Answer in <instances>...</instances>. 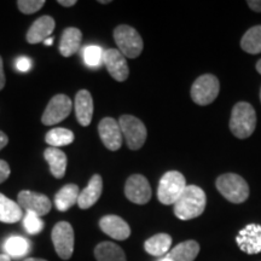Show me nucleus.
<instances>
[{"instance_id": "24", "label": "nucleus", "mask_w": 261, "mask_h": 261, "mask_svg": "<svg viewBox=\"0 0 261 261\" xmlns=\"http://www.w3.org/2000/svg\"><path fill=\"white\" fill-rule=\"evenodd\" d=\"M97 261H126L125 252L121 247L113 242H102L94 248Z\"/></svg>"}, {"instance_id": "22", "label": "nucleus", "mask_w": 261, "mask_h": 261, "mask_svg": "<svg viewBox=\"0 0 261 261\" xmlns=\"http://www.w3.org/2000/svg\"><path fill=\"white\" fill-rule=\"evenodd\" d=\"M198 253H200V244L196 241H185L173 248L166 256L172 261H194Z\"/></svg>"}, {"instance_id": "5", "label": "nucleus", "mask_w": 261, "mask_h": 261, "mask_svg": "<svg viewBox=\"0 0 261 261\" xmlns=\"http://www.w3.org/2000/svg\"><path fill=\"white\" fill-rule=\"evenodd\" d=\"M114 39L119 51L127 58H137L143 51V39L135 28L121 24L114 31Z\"/></svg>"}, {"instance_id": "42", "label": "nucleus", "mask_w": 261, "mask_h": 261, "mask_svg": "<svg viewBox=\"0 0 261 261\" xmlns=\"http://www.w3.org/2000/svg\"><path fill=\"white\" fill-rule=\"evenodd\" d=\"M158 261H172L171 259H169V257H167V256H165V257H161V259H159Z\"/></svg>"}, {"instance_id": "34", "label": "nucleus", "mask_w": 261, "mask_h": 261, "mask_svg": "<svg viewBox=\"0 0 261 261\" xmlns=\"http://www.w3.org/2000/svg\"><path fill=\"white\" fill-rule=\"evenodd\" d=\"M248 6L255 12H261V0H249L247 2Z\"/></svg>"}, {"instance_id": "30", "label": "nucleus", "mask_w": 261, "mask_h": 261, "mask_svg": "<svg viewBox=\"0 0 261 261\" xmlns=\"http://www.w3.org/2000/svg\"><path fill=\"white\" fill-rule=\"evenodd\" d=\"M23 225L25 231L29 234H38L44 230V221L40 219V217H38L34 213H31V212H28L27 215L24 217Z\"/></svg>"}, {"instance_id": "17", "label": "nucleus", "mask_w": 261, "mask_h": 261, "mask_svg": "<svg viewBox=\"0 0 261 261\" xmlns=\"http://www.w3.org/2000/svg\"><path fill=\"white\" fill-rule=\"evenodd\" d=\"M103 191V180L99 174H94L86 188L80 192L77 204L81 210H89L97 203Z\"/></svg>"}, {"instance_id": "13", "label": "nucleus", "mask_w": 261, "mask_h": 261, "mask_svg": "<svg viewBox=\"0 0 261 261\" xmlns=\"http://www.w3.org/2000/svg\"><path fill=\"white\" fill-rule=\"evenodd\" d=\"M236 242L242 252L257 254L261 252V225L249 224L240 231Z\"/></svg>"}, {"instance_id": "15", "label": "nucleus", "mask_w": 261, "mask_h": 261, "mask_svg": "<svg viewBox=\"0 0 261 261\" xmlns=\"http://www.w3.org/2000/svg\"><path fill=\"white\" fill-rule=\"evenodd\" d=\"M99 227L104 233L116 241H125L130 234L128 224L117 215H106V217H103L99 220Z\"/></svg>"}, {"instance_id": "12", "label": "nucleus", "mask_w": 261, "mask_h": 261, "mask_svg": "<svg viewBox=\"0 0 261 261\" xmlns=\"http://www.w3.org/2000/svg\"><path fill=\"white\" fill-rule=\"evenodd\" d=\"M98 132L102 139V143L107 149L116 151L121 148L123 136L120 128L119 121H116L113 117H106L99 122Z\"/></svg>"}, {"instance_id": "35", "label": "nucleus", "mask_w": 261, "mask_h": 261, "mask_svg": "<svg viewBox=\"0 0 261 261\" xmlns=\"http://www.w3.org/2000/svg\"><path fill=\"white\" fill-rule=\"evenodd\" d=\"M5 86V74H4V68H3V60L0 57V91L4 89Z\"/></svg>"}, {"instance_id": "6", "label": "nucleus", "mask_w": 261, "mask_h": 261, "mask_svg": "<svg viewBox=\"0 0 261 261\" xmlns=\"http://www.w3.org/2000/svg\"><path fill=\"white\" fill-rule=\"evenodd\" d=\"M220 84L217 76L212 74L201 75L191 86V98L198 106H208L218 97Z\"/></svg>"}, {"instance_id": "18", "label": "nucleus", "mask_w": 261, "mask_h": 261, "mask_svg": "<svg viewBox=\"0 0 261 261\" xmlns=\"http://www.w3.org/2000/svg\"><path fill=\"white\" fill-rule=\"evenodd\" d=\"M55 19L50 16H42L38 18L27 33V41L29 44H39L50 37L55 29Z\"/></svg>"}, {"instance_id": "39", "label": "nucleus", "mask_w": 261, "mask_h": 261, "mask_svg": "<svg viewBox=\"0 0 261 261\" xmlns=\"http://www.w3.org/2000/svg\"><path fill=\"white\" fill-rule=\"evenodd\" d=\"M44 42H45V45H46V46H51L52 42H54V39L48 38V39H46V40H45Z\"/></svg>"}, {"instance_id": "11", "label": "nucleus", "mask_w": 261, "mask_h": 261, "mask_svg": "<svg viewBox=\"0 0 261 261\" xmlns=\"http://www.w3.org/2000/svg\"><path fill=\"white\" fill-rule=\"evenodd\" d=\"M125 195L130 202L136 204H145L151 198V188L148 179L140 174H133L127 179Z\"/></svg>"}, {"instance_id": "19", "label": "nucleus", "mask_w": 261, "mask_h": 261, "mask_svg": "<svg viewBox=\"0 0 261 261\" xmlns=\"http://www.w3.org/2000/svg\"><path fill=\"white\" fill-rule=\"evenodd\" d=\"M83 33L80 29L70 27L63 31L60 44V52L63 57H70L79 50Z\"/></svg>"}, {"instance_id": "41", "label": "nucleus", "mask_w": 261, "mask_h": 261, "mask_svg": "<svg viewBox=\"0 0 261 261\" xmlns=\"http://www.w3.org/2000/svg\"><path fill=\"white\" fill-rule=\"evenodd\" d=\"M256 70H257V73L261 74V60L257 61V63H256Z\"/></svg>"}, {"instance_id": "43", "label": "nucleus", "mask_w": 261, "mask_h": 261, "mask_svg": "<svg viewBox=\"0 0 261 261\" xmlns=\"http://www.w3.org/2000/svg\"><path fill=\"white\" fill-rule=\"evenodd\" d=\"M100 4H108V3H110V2H99Z\"/></svg>"}, {"instance_id": "3", "label": "nucleus", "mask_w": 261, "mask_h": 261, "mask_svg": "<svg viewBox=\"0 0 261 261\" xmlns=\"http://www.w3.org/2000/svg\"><path fill=\"white\" fill-rule=\"evenodd\" d=\"M218 191L232 203H242L249 196V187L241 175L226 173L217 179Z\"/></svg>"}, {"instance_id": "2", "label": "nucleus", "mask_w": 261, "mask_h": 261, "mask_svg": "<svg viewBox=\"0 0 261 261\" xmlns=\"http://www.w3.org/2000/svg\"><path fill=\"white\" fill-rule=\"evenodd\" d=\"M256 127V114L249 103L240 102L233 107L230 119V129L234 137L244 139L254 133Z\"/></svg>"}, {"instance_id": "16", "label": "nucleus", "mask_w": 261, "mask_h": 261, "mask_svg": "<svg viewBox=\"0 0 261 261\" xmlns=\"http://www.w3.org/2000/svg\"><path fill=\"white\" fill-rule=\"evenodd\" d=\"M75 114L81 126H89L93 116V99L89 91L81 90L75 97Z\"/></svg>"}, {"instance_id": "33", "label": "nucleus", "mask_w": 261, "mask_h": 261, "mask_svg": "<svg viewBox=\"0 0 261 261\" xmlns=\"http://www.w3.org/2000/svg\"><path fill=\"white\" fill-rule=\"evenodd\" d=\"M10 173H11V171H10L9 163L5 162L4 160H0V184L10 177Z\"/></svg>"}, {"instance_id": "23", "label": "nucleus", "mask_w": 261, "mask_h": 261, "mask_svg": "<svg viewBox=\"0 0 261 261\" xmlns=\"http://www.w3.org/2000/svg\"><path fill=\"white\" fill-rule=\"evenodd\" d=\"M172 246V237L167 233H158L145 241V252L152 256H163L169 253Z\"/></svg>"}, {"instance_id": "4", "label": "nucleus", "mask_w": 261, "mask_h": 261, "mask_svg": "<svg viewBox=\"0 0 261 261\" xmlns=\"http://www.w3.org/2000/svg\"><path fill=\"white\" fill-rule=\"evenodd\" d=\"M187 187V181L180 172H167L160 180L158 189L159 201L167 205L174 204Z\"/></svg>"}, {"instance_id": "44", "label": "nucleus", "mask_w": 261, "mask_h": 261, "mask_svg": "<svg viewBox=\"0 0 261 261\" xmlns=\"http://www.w3.org/2000/svg\"><path fill=\"white\" fill-rule=\"evenodd\" d=\"M260 100H261V91H260Z\"/></svg>"}, {"instance_id": "20", "label": "nucleus", "mask_w": 261, "mask_h": 261, "mask_svg": "<svg viewBox=\"0 0 261 261\" xmlns=\"http://www.w3.org/2000/svg\"><path fill=\"white\" fill-rule=\"evenodd\" d=\"M44 158L47 161L48 166H50L52 175L57 179L63 178L68 165L67 155L57 148H48L45 150Z\"/></svg>"}, {"instance_id": "26", "label": "nucleus", "mask_w": 261, "mask_h": 261, "mask_svg": "<svg viewBox=\"0 0 261 261\" xmlns=\"http://www.w3.org/2000/svg\"><path fill=\"white\" fill-rule=\"evenodd\" d=\"M4 250L6 255H9L10 257L19 259V257L27 255L29 253V250H31V243L24 237L12 236L5 241Z\"/></svg>"}, {"instance_id": "28", "label": "nucleus", "mask_w": 261, "mask_h": 261, "mask_svg": "<svg viewBox=\"0 0 261 261\" xmlns=\"http://www.w3.org/2000/svg\"><path fill=\"white\" fill-rule=\"evenodd\" d=\"M45 140L51 148H61L74 142V133L67 128H54L47 132Z\"/></svg>"}, {"instance_id": "32", "label": "nucleus", "mask_w": 261, "mask_h": 261, "mask_svg": "<svg viewBox=\"0 0 261 261\" xmlns=\"http://www.w3.org/2000/svg\"><path fill=\"white\" fill-rule=\"evenodd\" d=\"M16 68H17V70L22 71V73H25V71L31 70L32 68V61L31 58L28 57H19L17 61H16Z\"/></svg>"}, {"instance_id": "10", "label": "nucleus", "mask_w": 261, "mask_h": 261, "mask_svg": "<svg viewBox=\"0 0 261 261\" xmlns=\"http://www.w3.org/2000/svg\"><path fill=\"white\" fill-rule=\"evenodd\" d=\"M19 207L31 213L37 214L38 217H44L50 213L52 203L46 195L39 194V192L23 190L18 194Z\"/></svg>"}, {"instance_id": "7", "label": "nucleus", "mask_w": 261, "mask_h": 261, "mask_svg": "<svg viewBox=\"0 0 261 261\" xmlns=\"http://www.w3.org/2000/svg\"><path fill=\"white\" fill-rule=\"evenodd\" d=\"M119 125L130 150H139L144 145L148 132L145 125L139 119L132 115H122L119 120Z\"/></svg>"}, {"instance_id": "25", "label": "nucleus", "mask_w": 261, "mask_h": 261, "mask_svg": "<svg viewBox=\"0 0 261 261\" xmlns=\"http://www.w3.org/2000/svg\"><path fill=\"white\" fill-rule=\"evenodd\" d=\"M22 218V208L18 203L0 194V221L6 224H15Z\"/></svg>"}, {"instance_id": "40", "label": "nucleus", "mask_w": 261, "mask_h": 261, "mask_svg": "<svg viewBox=\"0 0 261 261\" xmlns=\"http://www.w3.org/2000/svg\"><path fill=\"white\" fill-rule=\"evenodd\" d=\"M24 261H47V260L38 259V257H28V259H25Z\"/></svg>"}, {"instance_id": "14", "label": "nucleus", "mask_w": 261, "mask_h": 261, "mask_svg": "<svg viewBox=\"0 0 261 261\" xmlns=\"http://www.w3.org/2000/svg\"><path fill=\"white\" fill-rule=\"evenodd\" d=\"M103 63L106 64L108 71L112 75L113 79L116 81H125L128 77L129 69L127 65L126 57L115 48H109L104 51L103 54Z\"/></svg>"}, {"instance_id": "9", "label": "nucleus", "mask_w": 261, "mask_h": 261, "mask_svg": "<svg viewBox=\"0 0 261 261\" xmlns=\"http://www.w3.org/2000/svg\"><path fill=\"white\" fill-rule=\"evenodd\" d=\"M73 108L70 98L65 94H56L48 102L46 109L42 114L41 121L44 125L52 126L63 121L67 116H69Z\"/></svg>"}, {"instance_id": "27", "label": "nucleus", "mask_w": 261, "mask_h": 261, "mask_svg": "<svg viewBox=\"0 0 261 261\" xmlns=\"http://www.w3.org/2000/svg\"><path fill=\"white\" fill-rule=\"evenodd\" d=\"M241 47L248 54L257 55L261 52V25L248 29L241 40Z\"/></svg>"}, {"instance_id": "1", "label": "nucleus", "mask_w": 261, "mask_h": 261, "mask_svg": "<svg viewBox=\"0 0 261 261\" xmlns=\"http://www.w3.org/2000/svg\"><path fill=\"white\" fill-rule=\"evenodd\" d=\"M205 203L204 191L196 185H189L174 203V214L180 220L194 219L203 213Z\"/></svg>"}, {"instance_id": "8", "label": "nucleus", "mask_w": 261, "mask_h": 261, "mask_svg": "<svg viewBox=\"0 0 261 261\" xmlns=\"http://www.w3.org/2000/svg\"><path fill=\"white\" fill-rule=\"evenodd\" d=\"M52 242L58 256L63 260H69L74 252V230L67 221H60L52 228Z\"/></svg>"}, {"instance_id": "31", "label": "nucleus", "mask_w": 261, "mask_h": 261, "mask_svg": "<svg viewBox=\"0 0 261 261\" xmlns=\"http://www.w3.org/2000/svg\"><path fill=\"white\" fill-rule=\"evenodd\" d=\"M45 5V0H19L17 2V6L19 11L25 15L34 14L40 10Z\"/></svg>"}, {"instance_id": "29", "label": "nucleus", "mask_w": 261, "mask_h": 261, "mask_svg": "<svg viewBox=\"0 0 261 261\" xmlns=\"http://www.w3.org/2000/svg\"><path fill=\"white\" fill-rule=\"evenodd\" d=\"M103 54L104 51L99 46L96 45H90L84 48V60L91 68H97L103 63Z\"/></svg>"}, {"instance_id": "38", "label": "nucleus", "mask_w": 261, "mask_h": 261, "mask_svg": "<svg viewBox=\"0 0 261 261\" xmlns=\"http://www.w3.org/2000/svg\"><path fill=\"white\" fill-rule=\"evenodd\" d=\"M0 261H11V257L6 254H0Z\"/></svg>"}, {"instance_id": "21", "label": "nucleus", "mask_w": 261, "mask_h": 261, "mask_svg": "<svg viewBox=\"0 0 261 261\" xmlns=\"http://www.w3.org/2000/svg\"><path fill=\"white\" fill-rule=\"evenodd\" d=\"M80 191L77 185L68 184L61 189L55 196V204L60 212L69 211L74 204L77 203Z\"/></svg>"}, {"instance_id": "36", "label": "nucleus", "mask_w": 261, "mask_h": 261, "mask_svg": "<svg viewBox=\"0 0 261 261\" xmlns=\"http://www.w3.org/2000/svg\"><path fill=\"white\" fill-rule=\"evenodd\" d=\"M8 143H9L8 136H6L4 132H2V130H0V150H2L3 148H5Z\"/></svg>"}, {"instance_id": "37", "label": "nucleus", "mask_w": 261, "mask_h": 261, "mask_svg": "<svg viewBox=\"0 0 261 261\" xmlns=\"http://www.w3.org/2000/svg\"><path fill=\"white\" fill-rule=\"evenodd\" d=\"M58 4L65 6V8H70V6L76 4V2H75V0H58Z\"/></svg>"}]
</instances>
